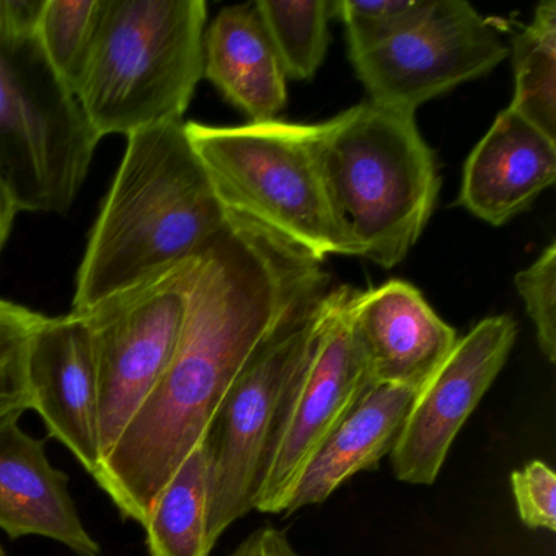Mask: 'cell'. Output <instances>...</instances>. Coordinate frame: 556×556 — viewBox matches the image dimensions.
Here are the masks:
<instances>
[{
  "mask_svg": "<svg viewBox=\"0 0 556 556\" xmlns=\"http://www.w3.org/2000/svg\"><path fill=\"white\" fill-rule=\"evenodd\" d=\"M328 286L321 263L227 219L200 253L170 364L93 473L125 519L142 526L165 484L206 439L247 364Z\"/></svg>",
  "mask_w": 556,
  "mask_h": 556,
  "instance_id": "obj_1",
  "label": "cell"
},
{
  "mask_svg": "<svg viewBox=\"0 0 556 556\" xmlns=\"http://www.w3.org/2000/svg\"><path fill=\"white\" fill-rule=\"evenodd\" d=\"M227 226L184 122L128 136L76 278L84 314L151 276L197 258Z\"/></svg>",
  "mask_w": 556,
  "mask_h": 556,
  "instance_id": "obj_2",
  "label": "cell"
},
{
  "mask_svg": "<svg viewBox=\"0 0 556 556\" xmlns=\"http://www.w3.org/2000/svg\"><path fill=\"white\" fill-rule=\"evenodd\" d=\"M312 126L340 255L400 265L428 226L441 188L415 116L367 102Z\"/></svg>",
  "mask_w": 556,
  "mask_h": 556,
  "instance_id": "obj_3",
  "label": "cell"
},
{
  "mask_svg": "<svg viewBox=\"0 0 556 556\" xmlns=\"http://www.w3.org/2000/svg\"><path fill=\"white\" fill-rule=\"evenodd\" d=\"M204 0H105L77 102L100 139L181 122L204 76Z\"/></svg>",
  "mask_w": 556,
  "mask_h": 556,
  "instance_id": "obj_4",
  "label": "cell"
},
{
  "mask_svg": "<svg viewBox=\"0 0 556 556\" xmlns=\"http://www.w3.org/2000/svg\"><path fill=\"white\" fill-rule=\"evenodd\" d=\"M227 219L249 224L324 263L340 255L314 126L275 119L243 126L185 123Z\"/></svg>",
  "mask_w": 556,
  "mask_h": 556,
  "instance_id": "obj_5",
  "label": "cell"
},
{
  "mask_svg": "<svg viewBox=\"0 0 556 556\" xmlns=\"http://www.w3.org/2000/svg\"><path fill=\"white\" fill-rule=\"evenodd\" d=\"M102 139L41 48L0 15V172L18 210L66 214Z\"/></svg>",
  "mask_w": 556,
  "mask_h": 556,
  "instance_id": "obj_6",
  "label": "cell"
},
{
  "mask_svg": "<svg viewBox=\"0 0 556 556\" xmlns=\"http://www.w3.org/2000/svg\"><path fill=\"white\" fill-rule=\"evenodd\" d=\"M328 288L307 299L260 348L233 382L206 435L210 455L207 536L216 545L255 506L256 486L279 412L307 359Z\"/></svg>",
  "mask_w": 556,
  "mask_h": 556,
  "instance_id": "obj_7",
  "label": "cell"
},
{
  "mask_svg": "<svg viewBox=\"0 0 556 556\" xmlns=\"http://www.w3.org/2000/svg\"><path fill=\"white\" fill-rule=\"evenodd\" d=\"M198 260L170 266L80 314L96 353L102 460L174 357Z\"/></svg>",
  "mask_w": 556,
  "mask_h": 556,
  "instance_id": "obj_8",
  "label": "cell"
},
{
  "mask_svg": "<svg viewBox=\"0 0 556 556\" xmlns=\"http://www.w3.org/2000/svg\"><path fill=\"white\" fill-rule=\"evenodd\" d=\"M354 289L325 295L317 340L292 380L273 431L253 509L285 514L307 465L369 389V369L351 327Z\"/></svg>",
  "mask_w": 556,
  "mask_h": 556,
  "instance_id": "obj_9",
  "label": "cell"
},
{
  "mask_svg": "<svg viewBox=\"0 0 556 556\" xmlns=\"http://www.w3.org/2000/svg\"><path fill=\"white\" fill-rule=\"evenodd\" d=\"M509 51L465 0H431L412 27L350 60L370 103L415 116L429 100L490 74Z\"/></svg>",
  "mask_w": 556,
  "mask_h": 556,
  "instance_id": "obj_10",
  "label": "cell"
},
{
  "mask_svg": "<svg viewBox=\"0 0 556 556\" xmlns=\"http://www.w3.org/2000/svg\"><path fill=\"white\" fill-rule=\"evenodd\" d=\"M516 338L514 318L494 315L457 340L416 393L390 454L396 480L409 484L438 480L458 431L500 376Z\"/></svg>",
  "mask_w": 556,
  "mask_h": 556,
  "instance_id": "obj_11",
  "label": "cell"
},
{
  "mask_svg": "<svg viewBox=\"0 0 556 556\" xmlns=\"http://www.w3.org/2000/svg\"><path fill=\"white\" fill-rule=\"evenodd\" d=\"M30 409L90 475L102 464L96 353L86 317H48L28 354Z\"/></svg>",
  "mask_w": 556,
  "mask_h": 556,
  "instance_id": "obj_12",
  "label": "cell"
},
{
  "mask_svg": "<svg viewBox=\"0 0 556 556\" xmlns=\"http://www.w3.org/2000/svg\"><path fill=\"white\" fill-rule=\"evenodd\" d=\"M350 318L372 383L421 389L458 340L421 292L402 279L354 289Z\"/></svg>",
  "mask_w": 556,
  "mask_h": 556,
  "instance_id": "obj_13",
  "label": "cell"
},
{
  "mask_svg": "<svg viewBox=\"0 0 556 556\" xmlns=\"http://www.w3.org/2000/svg\"><path fill=\"white\" fill-rule=\"evenodd\" d=\"M21 413L0 418V529L11 539L38 535L77 556H102L70 493V477L48 460L45 441L18 425Z\"/></svg>",
  "mask_w": 556,
  "mask_h": 556,
  "instance_id": "obj_14",
  "label": "cell"
},
{
  "mask_svg": "<svg viewBox=\"0 0 556 556\" xmlns=\"http://www.w3.org/2000/svg\"><path fill=\"white\" fill-rule=\"evenodd\" d=\"M555 178L556 141L506 109L471 151L457 204L491 226H503Z\"/></svg>",
  "mask_w": 556,
  "mask_h": 556,
  "instance_id": "obj_15",
  "label": "cell"
},
{
  "mask_svg": "<svg viewBox=\"0 0 556 556\" xmlns=\"http://www.w3.org/2000/svg\"><path fill=\"white\" fill-rule=\"evenodd\" d=\"M204 76L250 123L275 122L288 103V77L255 2L230 5L204 35Z\"/></svg>",
  "mask_w": 556,
  "mask_h": 556,
  "instance_id": "obj_16",
  "label": "cell"
},
{
  "mask_svg": "<svg viewBox=\"0 0 556 556\" xmlns=\"http://www.w3.org/2000/svg\"><path fill=\"white\" fill-rule=\"evenodd\" d=\"M418 390L370 383L302 473L285 516L321 504L354 475L392 454Z\"/></svg>",
  "mask_w": 556,
  "mask_h": 556,
  "instance_id": "obj_17",
  "label": "cell"
},
{
  "mask_svg": "<svg viewBox=\"0 0 556 556\" xmlns=\"http://www.w3.org/2000/svg\"><path fill=\"white\" fill-rule=\"evenodd\" d=\"M210 455L206 439L185 458L142 527L151 556H210Z\"/></svg>",
  "mask_w": 556,
  "mask_h": 556,
  "instance_id": "obj_18",
  "label": "cell"
},
{
  "mask_svg": "<svg viewBox=\"0 0 556 556\" xmlns=\"http://www.w3.org/2000/svg\"><path fill=\"white\" fill-rule=\"evenodd\" d=\"M514 97L509 109L556 141V2L535 9L513 40Z\"/></svg>",
  "mask_w": 556,
  "mask_h": 556,
  "instance_id": "obj_19",
  "label": "cell"
},
{
  "mask_svg": "<svg viewBox=\"0 0 556 556\" xmlns=\"http://www.w3.org/2000/svg\"><path fill=\"white\" fill-rule=\"evenodd\" d=\"M337 0H258L266 34L281 61L286 77L311 80L320 70L330 43Z\"/></svg>",
  "mask_w": 556,
  "mask_h": 556,
  "instance_id": "obj_20",
  "label": "cell"
},
{
  "mask_svg": "<svg viewBox=\"0 0 556 556\" xmlns=\"http://www.w3.org/2000/svg\"><path fill=\"white\" fill-rule=\"evenodd\" d=\"M105 0H45L38 38L53 70L74 93L89 60Z\"/></svg>",
  "mask_w": 556,
  "mask_h": 556,
  "instance_id": "obj_21",
  "label": "cell"
},
{
  "mask_svg": "<svg viewBox=\"0 0 556 556\" xmlns=\"http://www.w3.org/2000/svg\"><path fill=\"white\" fill-rule=\"evenodd\" d=\"M47 315L0 299V418L30 409L28 354Z\"/></svg>",
  "mask_w": 556,
  "mask_h": 556,
  "instance_id": "obj_22",
  "label": "cell"
},
{
  "mask_svg": "<svg viewBox=\"0 0 556 556\" xmlns=\"http://www.w3.org/2000/svg\"><path fill=\"white\" fill-rule=\"evenodd\" d=\"M431 0H337L334 12L346 27L351 54L363 53L419 21Z\"/></svg>",
  "mask_w": 556,
  "mask_h": 556,
  "instance_id": "obj_23",
  "label": "cell"
},
{
  "mask_svg": "<svg viewBox=\"0 0 556 556\" xmlns=\"http://www.w3.org/2000/svg\"><path fill=\"white\" fill-rule=\"evenodd\" d=\"M516 289L535 325L536 341L543 356L556 361V243L552 242L539 258L516 275Z\"/></svg>",
  "mask_w": 556,
  "mask_h": 556,
  "instance_id": "obj_24",
  "label": "cell"
},
{
  "mask_svg": "<svg viewBox=\"0 0 556 556\" xmlns=\"http://www.w3.org/2000/svg\"><path fill=\"white\" fill-rule=\"evenodd\" d=\"M520 520L529 529L556 530V475L545 462L532 460L510 475Z\"/></svg>",
  "mask_w": 556,
  "mask_h": 556,
  "instance_id": "obj_25",
  "label": "cell"
},
{
  "mask_svg": "<svg viewBox=\"0 0 556 556\" xmlns=\"http://www.w3.org/2000/svg\"><path fill=\"white\" fill-rule=\"evenodd\" d=\"M229 556H302L282 530L273 526L250 533Z\"/></svg>",
  "mask_w": 556,
  "mask_h": 556,
  "instance_id": "obj_26",
  "label": "cell"
},
{
  "mask_svg": "<svg viewBox=\"0 0 556 556\" xmlns=\"http://www.w3.org/2000/svg\"><path fill=\"white\" fill-rule=\"evenodd\" d=\"M18 213L21 210H18L17 201H15L4 175L0 172V253L4 250L5 242L11 236L12 226H14Z\"/></svg>",
  "mask_w": 556,
  "mask_h": 556,
  "instance_id": "obj_27",
  "label": "cell"
},
{
  "mask_svg": "<svg viewBox=\"0 0 556 556\" xmlns=\"http://www.w3.org/2000/svg\"><path fill=\"white\" fill-rule=\"evenodd\" d=\"M0 556H4V555H2V549H0Z\"/></svg>",
  "mask_w": 556,
  "mask_h": 556,
  "instance_id": "obj_28",
  "label": "cell"
}]
</instances>
